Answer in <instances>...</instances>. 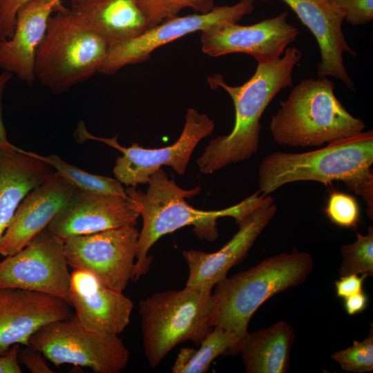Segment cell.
Returning a JSON list of instances; mask_svg holds the SVG:
<instances>
[{
    "instance_id": "cell-1",
    "label": "cell",
    "mask_w": 373,
    "mask_h": 373,
    "mask_svg": "<svg viewBox=\"0 0 373 373\" xmlns=\"http://www.w3.org/2000/svg\"><path fill=\"white\" fill-rule=\"evenodd\" d=\"M146 192L136 186L125 189L128 199L135 205L142 217L143 225L140 232L133 279L149 272L153 261L149 251L163 236L186 226H193V231L200 238L214 241L218 237L217 220L232 217L238 225L253 211L268 200L258 190L242 202L230 207L216 211H202L188 204L185 198L198 195L200 187L185 190L169 180L162 168L149 178Z\"/></svg>"
},
{
    "instance_id": "cell-2",
    "label": "cell",
    "mask_w": 373,
    "mask_h": 373,
    "mask_svg": "<svg viewBox=\"0 0 373 373\" xmlns=\"http://www.w3.org/2000/svg\"><path fill=\"white\" fill-rule=\"evenodd\" d=\"M302 57L295 46L287 48L272 62L258 64L252 77L238 86L228 85L221 75L208 78L211 88H223L235 108V123L231 133L211 140L196 162L199 171L211 174L231 164L247 160L259 148L260 118L269 104L281 90L291 87L293 70Z\"/></svg>"
},
{
    "instance_id": "cell-3",
    "label": "cell",
    "mask_w": 373,
    "mask_h": 373,
    "mask_svg": "<svg viewBox=\"0 0 373 373\" xmlns=\"http://www.w3.org/2000/svg\"><path fill=\"white\" fill-rule=\"evenodd\" d=\"M373 132L327 144L322 149L303 153L274 152L266 155L258 169L260 192L268 195L291 182L314 181L325 185L341 181L361 195L367 214L373 218Z\"/></svg>"
},
{
    "instance_id": "cell-4",
    "label": "cell",
    "mask_w": 373,
    "mask_h": 373,
    "mask_svg": "<svg viewBox=\"0 0 373 373\" xmlns=\"http://www.w3.org/2000/svg\"><path fill=\"white\" fill-rule=\"evenodd\" d=\"M313 267L311 256L294 248L224 278L211 293L209 324L233 332L242 341L258 307L274 295L304 283Z\"/></svg>"
},
{
    "instance_id": "cell-5",
    "label": "cell",
    "mask_w": 373,
    "mask_h": 373,
    "mask_svg": "<svg viewBox=\"0 0 373 373\" xmlns=\"http://www.w3.org/2000/svg\"><path fill=\"white\" fill-rule=\"evenodd\" d=\"M327 78H307L293 88L270 121L274 140L291 146H319L363 131L365 123L352 116L334 94Z\"/></svg>"
},
{
    "instance_id": "cell-6",
    "label": "cell",
    "mask_w": 373,
    "mask_h": 373,
    "mask_svg": "<svg viewBox=\"0 0 373 373\" xmlns=\"http://www.w3.org/2000/svg\"><path fill=\"white\" fill-rule=\"evenodd\" d=\"M56 12L37 48L35 75L59 93L98 72L111 46L73 10Z\"/></svg>"
},
{
    "instance_id": "cell-7",
    "label": "cell",
    "mask_w": 373,
    "mask_h": 373,
    "mask_svg": "<svg viewBox=\"0 0 373 373\" xmlns=\"http://www.w3.org/2000/svg\"><path fill=\"white\" fill-rule=\"evenodd\" d=\"M211 292L185 287L153 293L139 303L144 354L155 367L177 345H200L213 327L209 318Z\"/></svg>"
},
{
    "instance_id": "cell-8",
    "label": "cell",
    "mask_w": 373,
    "mask_h": 373,
    "mask_svg": "<svg viewBox=\"0 0 373 373\" xmlns=\"http://www.w3.org/2000/svg\"><path fill=\"white\" fill-rule=\"evenodd\" d=\"M28 346L57 367L72 364L96 373H119L130 357L118 335L88 330L75 314L41 327L30 337Z\"/></svg>"
},
{
    "instance_id": "cell-9",
    "label": "cell",
    "mask_w": 373,
    "mask_h": 373,
    "mask_svg": "<svg viewBox=\"0 0 373 373\" xmlns=\"http://www.w3.org/2000/svg\"><path fill=\"white\" fill-rule=\"evenodd\" d=\"M214 128L213 121L207 115L189 108L178 140L162 148L145 149L135 142L124 147L118 143L117 135L111 138L91 135L83 122L78 124L75 136L79 143L97 140L121 151L123 155L116 159L113 169L115 177L126 186L135 187L147 184L150 176L163 166H170L178 174L184 175L195 148L213 132Z\"/></svg>"
},
{
    "instance_id": "cell-10",
    "label": "cell",
    "mask_w": 373,
    "mask_h": 373,
    "mask_svg": "<svg viewBox=\"0 0 373 373\" xmlns=\"http://www.w3.org/2000/svg\"><path fill=\"white\" fill-rule=\"evenodd\" d=\"M139 235L127 225L70 237L64 242L67 262L122 292L133 279Z\"/></svg>"
},
{
    "instance_id": "cell-11",
    "label": "cell",
    "mask_w": 373,
    "mask_h": 373,
    "mask_svg": "<svg viewBox=\"0 0 373 373\" xmlns=\"http://www.w3.org/2000/svg\"><path fill=\"white\" fill-rule=\"evenodd\" d=\"M68 266L64 242L46 227L19 251L0 262V288L42 292L69 303Z\"/></svg>"
},
{
    "instance_id": "cell-12",
    "label": "cell",
    "mask_w": 373,
    "mask_h": 373,
    "mask_svg": "<svg viewBox=\"0 0 373 373\" xmlns=\"http://www.w3.org/2000/svg\"><path fill=\"white\" fill-rule=\"evenodd\" d=\"M254 9V0H240L231 6H214L209 12L176 16L148 28L139 36L110 47L98 72L113 75L123 67L148 60L157 48L218 23H238Z\"/></svg>"
},
{
    "instance_id": "cell-13",
    "label": "cell",
    "mask_w": 373,
    "mask_h": 373,
    "mask_svg": "<svg viewBox=\"0 0 373 373\" xmlns=\"http://www.w3.org/2000/svg\"><path fill=\"white\" fill-rule=\"evenodd\" d=\"M287 12L258 23L241 26L224 22L203 30L202 52L210 57L233 53L250 55L258 64L280 59L298 35V29L287 21Z\"/></svg>"
},
{
    "instance_id": "cell-14",
    "label": "cell",
    "mask_w": 373,
    "mask_h": 373,
    "mask_svg": "<svg viewBox=\"0 0 373 373\" xmlns=\"http://www.w3.org/2000/svg\"><path fill=\"white\" fill-rule=\"evenodd\" d=\"M277 207L270 197L239 224V230L221 249L213 253L195 249L184 251L182 256L189 267L186 286L211 292L229 270L247 255L257 238L274 217Z\"/></svg>"
},
{
    "instance_id": "cell-15",
    "label": "cell",
    "mask_w": 373,
    "mask_h": 373,
    "mask_svg": "<svg viewBox=\"0 0 373 373\" xmlns=\"http://www.w3.org/2000/svg\"><path fill=\"white\" fill-rule=\"evenodd\" d=\"M70 305L48 294L0 288V356L15 344L28 345L41 327L71 317Z\"/></svg>"
},
{
    "instance_id": "cell-16",
    "label": "cell",
    "mask_w": 373,
    "mask_h": 373,
    "mask_svg": "<svg viewBox=\"0 0 373 373\" xmlns=\"http://www.w3.org/2000/svg\"><path fill=\"white\" fill-rule=\"evenodd\" d=\"M139 217L135 205L128 199L77 189L47 229L64 242L75 236L135 226Z\"/></svg>"
},
{
    "instance_id": "cell-17",
    "label": "cell",
    "mask_w": 373,
    "mask_h": 373,
    "mask_svg": "<svg viewBox=\"0 0 373 373\" xmlns=\"http://www.w3.org/2000/svg\"><path fill=\"white\" fill-rule=\"evenodd\" d=\"M280 1L285 2L296 13L318 42L321 55L317 68L318 78L327 76L336 78L347 88L354 90V84L343 61L345 52L354 57L356 56V52L350 48L343 31L344 12L326 0Z\"/></svg>"
},
{
    "instance_id": "cell-18",
    "label": "cell",
    "mask_w": 373,
    "mask_h": 373,
    "mask_svg": "<svg viewBox=\"0 0 373 373\" xmlns=\"http://www.w3.org/2000/svg\"><path fill=\"white\" fill-rule=\"evenodd\" d=\"M68 297L76 316L88 330L119 335L129 324L133 301L87 271L73 269Z\"/></svg>"
},
{
    "instance_id": "cell-19",
    "label": "cell",
    "mask_w": 373,
    "mask_h": 373,
    "mask_svg": "<svg viewBox=\"0 0 373 373\" xmlns=\"http://www.w3.org/2000/svg\"><path fill=\"white\" fill-rule=\"evenodd\" d=\"M77 190L57 171L32 190L19 204L0 240V255L6 257L22 249L48 227Z\"/></svg>"
},
{
    "instance_id": "cell-20",
    "label": "cell",
    "mask_w": 373,
    "mask_h": 373,
    "mask_svg": "<svg viewBox=\"0 0 373 373\" xmlns=\"http://www.w3.org/2000/svg\"><path fill=\"white\" fill-rule=\"evenodd\" d=\"M66 9L61 0H30L18 10L12 36L0 41V68L32 86L35 56L52 12Z\"/></svg>"
},
{
    "instance_id": "cell-21",
    "label": "cell",
    "mask_w": 373,
    "mask_h": 373,
    "mask_svg": "<svg viewBox=\"0 0 373 373\" xmlns=\"http://www.w3.org/2000/svg\"><path fill=\"white\" fill-rule=\"evenodd\" d=\"M55 172L21 149L0 150V240L23 198Z\"/></svg>"
},
{
    "instance_id": "cell-22",
    "label": "cell",
    "mask_w": 373,
    "mask_h": 373,
    "mask_svg": "<svg viewBox=\"0 0 373 373\" xmlns=\"http://www.w3.org/2000/svg\"><path fill=\"white\" fill-rule=\"evenodd\" d=\"M73 10L110 46L133 39L148 29L135 0H71Z\"/></svg>"
},
{
    "instance_id": "cell-23",
    "label": "cell",
    "mask_w": 373,
    "mask_h": 373,
    "mask_svg": "<svg viewBox=\"0 0 373 373\" xmlns=\"http://www.w3.org/2000/svg\"><path fill=\"white\" fill-rule=\"evenodd\" d=\"M294 338L293 327L283 321L252 333L247 332L238 349L246 372H287Z\"/></svg>"
},
{
    "instance_id": "cell-24",
    "label": "cell",
    "mask_w": 373,
    "mask_h": 373,
    "mask_svg": "<svg viewBox=\"0 0 373 373\" xmlns=\"http://www.w3.org/2000/svg\"><path fill=\"white\" fill-rule=\"evenodd\" d=\"M241 340L236 334L213 327L196 350L182 347L171 368L173 373H204L213 361L224 354H238Z\"/></svg>"
},
{
    "instance_id": "cell-25",
    "label": "cell",
    "mask_w": 373,
    "mask_h": 373,
    "mask_svg": "<svg viewBox=\"0 0 373 373\" xmlns=\"http://www.w3.org/2000/svg\"><path fill=\"white\" fill-rule=\"evenodd\" d=\"M26 153L48 163L63 178L79 190L96 194L118 195L128 199L123 184L116 178L88 173L65 162L55 154L44 156L30 151Z\"/></svg>"
},
{
    "instance_id": "cell-26",
    "label": "cell",
    "mask_w": 373,
    "mask_h": 373,
    "mask_svg": "<svg viewBox=\"0 0 373 373\" xmlns=\"http://www.w3.org/2000/svg\"><path fill=\"white\" fill-rule=\"evenodd\" d=\"M146 18L148 28L170 18L178 16L185 8L195 12L205 13L211 10L215 0H135Z\"/></svg>"
},
{
    "instance_id": "cell-27",
    "label": "cell",
    "mask_w": 373,
    "mask_h": 373,
    "mask_svg": "<svg viewBox=\"0 0 373 373\" xmlns=\"http://www.w3.org/2000/svg\"><path fill=\"white\" fill-rule=\"evenodd\" d=\"M357 239L341 249L342 263L338 270L341 276L348 274H373V227L370 226L365 236L357 233Z\"/></svg>"
},
{
    "instance_id": "cell-28",
    "label": "cell",
    "mask_w": 373,
    "mask_h": 373,
    "mask_svg": "<svg viewBox=\"0 0 373 373\" xmlns=\"http://www.w3.org/2000/svg\"><path fill=\"white\" fill-rule=\"evenodd\" d=\"M342 370L364 373L373 370V331L371 326L367 337L362 341H354L352 346L332 355Z\"/></svg>"
},
{
    "instance_id": "cell-29",
    "label": "cell",
    "mask_w": 373,
    "mask_h": 373,
    "mask_svg": "<svg viewBox=\"0 0 373 373\" xmlns=\"http://www.w3.org/2000/svg\"><path fill=\"white\" fill-rule=\"evenodd\" d=\"M325 211L329 220L340 227L355 229L360 221V208L356 200L343 192L334 191L330 194Z\"/></svg>"
},
{
    "instance_id": "cell-30",
    "label": "cell",
    "mask_w": 373,
    "mask_h": 373,
    "mask_svg": "<svg viewBox=\"0 0 373 373\" xmlns=\"http://www.w3.org/2000/svg\"><path fill=\"white\" fill-rule=\"evenodd\" d=\"M339 8L344 20L352 26L365 25L373 19V0H326Z\"/></svg>"
},
{
    "instance_id": "cell-31",
    "label": "cell",
    "mask_w": 373,
    "mask_h": 373,
    "mask_svg": "<svg viewBox=\"0 0 373 373\" xmlns=\"http://www.w3.org/2000/svg\"><path fill=\"white\" fill-rule=\"evenodd\" d=\"M30 0H0V41L10 39L15 31L20 8Z\"/></svg>"
},
{
    "instance_id": "cell-32",
    "label": "cell",
    "mask_w": 373,
    "mask_h": 373,
    "mask_svg": "<svg viewBox=\"0 0 373 373\" xmlns=\"http://www.w3.org/2000/svg\"><path fill=\"white\" fill-rule=\"evenodd\" d=\"M18 359L32 373H52L54 371L47 365L45 356L39 351L26 346L19 350Z\"/></svg>"
},
{
    "instance_id": "cell-33",
    "label": "cell",
    "mask_w": 373,
    "mask_h": 373,
    "mask_svg": "<svg viewBox=\"0 0 373 373\" xmlns=\"http://www.w3.org/2000/svg\"><path fill=\"white\" fill-rule=\"evenodd\" d=\"M366 277L367 276L365 275L354 274L341 276L340 279L335 282L337 297L345 299L362 291L363 284Z\"/></svg>"
},
{
    "instance_id": "cell-34",
    "label": "cell",
    "mask_w": 373,
    "mask_h": 373,
    "mask_svg": "<svg viewBox=\"0 0 373 373\" xmlns=\"http://www.w3.org/2000/svg\"><path fill=\"white\" fill-rule=\"evenodd\" d=\"M13 74L3 71L0 74V150H15L17 146L10 143L7 139L6 128L2 116V99L4 90Z\"/></svg>"
},
{
    "instance_id": "cell-35",
    "label": "cell",
    "mask_w": 373,
    "mask_h": 373,
    "mask_svg": "<svg viewBox=\"0 0 373 373\" xmlns=\"http://www.w3.org/2000/svg\"><path fill=\"white\" fill-rule=\"evenodd\" d=\"M19 344H15L5 354L0 356V373H21L18 353Z\"/></svg>"
},
{
    "instance_id": "cell-36",
    "label": "cell",
    "mask_w": 373,
    "mask_h": 373,
    "mask_svg": "<svg viewBox=\"0 0 373 373\" xmlns=\"http://www.w3.org/2000/svg\"><path fill=\"white\" fill-rule=\"evenodd\" d=\"M368 304V297L363 291L344 299V307L350 316L363 312Z\"/></svg>"
}]
</instances>
